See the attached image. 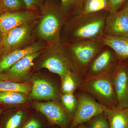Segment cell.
Returning <instances> with one entry per match:
<instances>
[{
	"instance_id": "1",
	"label": "cell",
	"mask_w": 128,
	"mask_h": 128,
	"mask_svg": "<svg viewBox=\"0 0 128 128\" xmlns=\"http://www.w3.org/2000/svg\"><path fill=\"white\" fill-rule=\"evenodd\" d=\"M108 10L82 14L70 18L64 24L60 41L69 43L83 40H98L104 34Z\"/></svg>"
},
{
	"instance_id": "2",
	"label": "cell",
	"mask_w": 128,
	"mask_h": 128,
	"mask_svg": "<svg viewBox=\"0 0 128 128\" xmlns=\"http://www.w3.org/2000/svg\"><path fill=\"white\" fill-rule=\"evenodd\" d=\"M38 11L34 29L38 41L47 45L60 41L62 28L70 18L54 0H45Z\"/></svg>"
},
{
	"instance_id": "3",
	"label": "cell",
	"mask_w": 128,
	"mask_h": 128,
	"mask_svg": "<svg viewBox=\"0 0 128 128\" xmlns=\"http://www.w3.org/2000/svg\"><path fill=\"white\" fill-rule=\"evenodd\" d=\"M38 57L36 68L47 69L59 76L60 80L72 70L70 57L64 44L61 41L46 45Z\"/></svg>"
},
{
	"instance_id": "4",
	"label": "cell",
	"mask_w": 128,
	"mask_h": 128,
	"mask_svg": "<svg viewBox=\"0 0 128 128\" xmlns=\"http://www.w3.org/2000/svg\"><path fill=\"white\" fill-rule=\"evenodd\" d=\"M63 43L71 60L72 71L82 78L93 58L105 46L98 40H80Z\"/></svg>"
},
{
	"instance_id": "5",
	"label": "cell",
	"mask_w": 128,
	"mask_h": 128,
	"mask_svg": "<svg viewBox=\"0 0 128 128\" xmlns=\"http://www.w3.org/2000/svg\"><path fill=\"white\" fill-rule=\"evenodd\" d=\"M112 74L92 77L84 76L82 78L79 90L90 94L99 103L105 106L118 107Z\"/></svg>"
},
{
	"instance_id": "6",
	"label": "cell",
	"mask_w": 128,
	"mask_h": 128,
	"mask_svg": "<svg viewBox=\"0 0 128 128\" xmlns=\"http://www.w3.org/2000/svg\"><path fill=\"white\" fill-rule=\"evenodd\" d=\"M37 20L2 33L1 48L4 54L25 48L37 41L34 29Z\"/></svg>"
},
{
	"instance_id": "7",
	"label": "cell",
	"mask_w": 128,
	"mask_h": 128,
	"mask_svg": "<svg viewBox=\"0 0 128 128\" xmlns=\"http://www.w3.org/2000/svg\"><path fill=\"white\" fill-rule=\"evenodd\" d=\"M76 97L77 107L69 128H76L86 122L96 115L104 112L108 108L85 92L80 91Z\"/></svg>"
},
{
	"instance_id": "8",
	"label": "cell",
	"mask_w": 128,
	"mask_h": 128,
	"mask_svg": "<svg viewBox=\"0 0 128 128\" xmlns=\"http://www.w3.org/2000/svg\"><path fill=\"white\" fill-rule=\"evenodd\" d=\"M120 60L111 48L105 46L90 63L84 76L92 77L111 74Z\"/></svg>"
},
{
	"instance_id": "9",
	"label": "cell",
	"mask_w": 128,
	"mask_h": 128,
	"mask_svg": "<svg viewBox=\"0 0 128 128\" xmlns=\"http://www.w3.org/2000/svg\"><path fill=\"white\" fill-rule=\"evenodd\" d=\"M42 50L28 54L16 62L9 68L0 73V80L17 82H26L34 66V61Z\"/></svg>"
},
{
	"instance_id": "10",
	"label": "cell",
	"mask_w": 128,
	"mask_h": 128,
	"mask_svg": "<svg viewBox=\"0 0 128 128\" xmlns=\"http://www.w3.org/2000/svg\"><path fill=\"white\" fill-rule=\"evenodd\" d=\"M34 108L44 115L49 123L60 128L70 126L72 119L57 101L34 103Z\"/></svg>"
},
{
	"instance_id": "11",
	"label": "cell",
	"mask_w": 128,
	"mask_h": 128,
	"mask_svg": "<svg viewBox=\"0 0 128 128\" xmlns=\"http://www.w3.org/2000/svg\"><path fill=\"white\" fill-rule=\"evenodd\" d=\"M118 107H128V59L121 60L112 73Z\"/></svg>"
},
{
	"instance_id": "12",
	"label": "cell",
	"mask_w": 128,
	"mask_h": 128,
	"mask_svg": "<svg viewBox=\"0 0 128 128\" xmlns=\"http://www.w3.org/2000/svg\"><path fill=\"white\" fill-rule=\"evenodd\" d=\"M38 11L27 10L5 12L0 15V31L2 33L15 28L32 22L38 18Z\"/></svg>"
},
{
	"instance_id": "13",
	"label": "cell",
	"mask_w": 128,
	"mask_h": 128,
	"mask_svg": "<svg viewBox=\"0 0 128 128\" xmlns=\"http://www.w3.org/2000/svg\"><path fill=\"white\" fill-rule=\"evenodd\" d=\"M32 88L28 98L32 100H51L58 101L60 98L58 91L50 82L39 77L33 78Z\"/></svg>"
},
{
	"instance_id": "14",
	"label": "cell",
	"mask_w": 128,
	"mask_h": 128,
	"mask_svg": "<svg viewBox=\"0 0 128 128\" xmlns=\"http://www.w3.org/2000/svg\"><path fill=\"white\" fill-rule=\"evenodd\" d=\"M47 44L40 41L25 48L15 50L5 53L0 60V73L9 68L13 64L23 57L32 53L40 51Z\"/></svg>"
},
{
	"instance_id": "15",
	"label": "cell",
	"mask_w": 128,
	"mask_h": 128,
	"mask_svg": "<svg viewBox=\"0 0 128 128\" xmlns=\"http://www.w3.org/2000/svg\"><path fill=\"white\" fill-rule=\"evenodd\" d=\"M104 34L128 38V16L121 10L106 18Z\"/></svg>"
},
{
	"instance_id": "16",
	"label": "cell",
	"mask_w": 128,
	"mask_h": 128,
	"mask_svg": "<svg viewBox=\"0 0 128 128\" xmlns=\"http://www.w3.org/2000/svg\"><path fill=\"white\" fill-rule=\"evenodd\" d=\"M98 41L114 51L120 59H128V38L104 34Z\"/></svg>"
},
{
	"instance_id": "17",
	"label": "cell",
	"mask_w": 128,
	"mask_h": 128,
	"mask_svg": "<svg viewBox=\"0 0 128 128\" xmlns=\"http://www.w3.org/2000/svg\"><path fill=\"white\" fill-rule=\"evenodd\" d=\"M104 113L110 128H128V107L108 108Z\"/></svg>"
},
{
	"instance_id": "18",
	"label": "cell",
	"mask_w": 128,
	"mask_h": 128,
	"mask_svg": "<svg viewBox=\"0 0 128 128\" xmlns=\"http://www.w3.org/2000/svg\"><path fill=\"white\" fill-rule=\"evenodd\" d=\"M82 78L72 70L69 71L61 80L62 93H74L80 87Z\"/></svg>"
},
{
	"instance_id": "19",
	"label": "cell",
	"mask_w": 128,
	"mask_h": 128,
	"mask_svg": "<svg viewBox=\"0 0 128 128\" xmlns=\"http://www.w3.org/2000/svg\"><path fill=\"white\" fill-rule=\"evenodd\" d=\"M63 11L71 18L82 14L84 0H60Z\"/></svg>"
},
{
	"instance_id": "20",
	"label": "cell",
	"mask_w": 128,
	"mask_h": 128,
	"mask_svg": "<svg viewBox=\"0 0 128 128\" xmlns=\"http://www.w3.org/2000/svg\"><path fill=\"white\" fill-rule=\"evenodd\" d=\"M27 95L17 92H0V104L14 105L25 103L27 100Z\"/></svg>"
},
{
	"instance_id": "21",
	"label": "cell",
	"mask_w": 128,
	"mask_h": 128,
	"mask_svg": "<svg viewBox=\"0 0 128 128\" xmlns=\"http://www.w3.org/2000/svg\"><path fill=\"white\" fill-rule=\"evenodd\" d=\"M32 84L29 82H17L0 80V92L10 91L29 94Z\"/></svg>"
},
{
	"instance_id": "22",
	"label": "cell",
	"mask_w": 128,
	"mask_h": 128,
	"mask_svg": "<svg viewBox=\"0 0 128 128\" xmlns=\"http://www.w3.org/2000/svg\"><path fill=\"white\" fill-rule=\"evenodd\" d=\"M103 10L108 11V0H84L82 14L94 13Z\"/></svg>"
},
{
	"instance_id": "23",
	"label": "cell",
	"mask_w": 128,
	"mask_h": 128,
	"mask_svg": "<svg viewBox=\"0 0 128 128\" xmlns=\"http://www.w3.org/2000/svg\"><path fill=\"white\" fill-rule=\"evenodd\" d=\"M60 99L64 109L72 120L77 107V97L74 93H62Z\"/></svg>"
},
{
	"instance_id": "24",
	"label": "cell",
	"mask_w": 128,
	"mask_h": 128,
	"mask_svg": "<svg viewBox=\"0 0 128 128\" xmlns=\"http://www.w3.org/2000/svg\"><path fill=\"white\" fill-rule=\"evenodd\" d=\"M26 118L25 112L18 111L8 117L0 128H21Z\"/></svg>"
},
{
	"instance_id": "25",
	"label": "cell",
	"mask_w": 128,
	"mask_h": 128,
	"mask_svg": "<svg viewBox=\"0 0 128 128\" xmlns=\"http://www.w3.org/2000/svg\"><path fill=\"white\" fill-rule=\"evenodd\" d=\"M85 124L86 128H110L104 112L96 115Z\"/></svg>"
},
{
	"instance_id": "26",
	"label": "cell",
	"mask_w": 128,
	"mask_h": 128,
	"mask_svg": "<svg viewBox=\"0 0 128 128\" xmlns=\"http://www.w3.org/2000/svg\"><path fill=\"white\" fill-rule=\"evenodd\" d=\"M0 2L6 12H17L26 10L23 0H1Z\"/></svg>"
},
{
	"instance_id": "27",
	"label": "cell",
	"mask_w": 128,
	"mask_h": 128,
	"mask_svg": "<svg viewBox=\"0 0 128 128\" xmlns=\"http://www.w3.org/2000/svg\"><path fill=\"white\" fill-rule=\"evenodd\" d=\"M44 122L38 118L31 116L26 118L21 128H44Z\"/></svg>"
},
{
	"instance_id": "28",
	"label": "cell",
	"mask_w": 128,
	"mask_h": 128,
	"mask_svg": "<svg viewBox=\"0 0 128 128\" xmlns=\"http://www.w3.org/2000/svg\"><path fill=\"white\" fill-rule=\"evenodd\" d=\"M128 0H108L109 14H112L120 10Z\"/></svg>"
},
{
	"instance_id": "29",
	"label": "cell",
	"mask_w": 128,
	"mask_h": 128,
	"mask_svg": "<svg viewBox=\"0 0 128 128\" xmlns=\"http://www.w3.org/2000/svg\"><path fill=\"white\" fill-rule=\"evenodd\" d=\"M26 10L38 11L43 5L45 0H23Z\"/></svg>"
},
{
	"instance_id": "30",
	"label": "cell",
	"mask_w": 128,
	"mask_h": 128,
	"mask_svg": "<svg viewBox=\"0 0 128 128\" xmlns=\"http://www.w3.org/2000/svg\"><path fill=\"white\" fill-rule=\"evenodd\" d=\"M128 16V0L124 7L121 9Z\"/></svg>"
},
{
	"instance_id": "31",
	"label": "cell",
	"mask_w": 128,
	"mask_h": 128,
	"mask_svg": "<svg viewBox=\"0 0 128 128\" xmlns=\"http://www.w3.org/2000/svg\"><path fill=\"white\" fill-rule=\"evenodd\" d=\"M6 12L2 4L0 2V15L2 14L3 12Z\"/></svg>"
},
{
	"instance_id": "32",
	"label": "cell",
	"mask_w": 128,
	"mask_h": 128,
	"mask_svg": "<svg viewBox=\"0 0 128 128\" xmlns=\"http://www.w3.org/2000/svg\"><path fill=\"white\" fill-rule=\"evenodd\" d=\"M76 128H86L85 123L81 124L78 125Z\"/></svg>"
},
{
	"instance_id": "33",
	"label": "cell",
	"mask_w": 128,
	"mask_h": 128,
	"mask_svg": "<svg viewBox=\"0 0 128 128\" xmlns=\"http://www.w3.org/2000/svg\"><path fill=\"white\" fill-rule=\"evenodd\" d=\"M2 33L0 31V48H1L2 42Z\"/></svg>"
},
{
	"instance_id": "34",
	"label": "cell",
	"mask_w": 128,
	"mask_h": 128,
	"mask_svg": "<svg viewBox=\"0 0 128 128\" xmlns=\"http://www.w3.org/2000/svg\"><path fill=\"white\" fill-rule=\"evenodd\" d=\"M4 54V51L2 50V48H0V60L2 57V55Z\"/></svg>"
},
{
	"instance_id": "35",
	"label": "cell",
	"mask_w": 128,
	"mask_h": 128,
	"mask_svg": "<svg viewBox=\"0 0 128 128\" xmlns=\"http://www.w3.org/2000/svg\"><path fill=\"white\" fill-rule=\"evenodd\" d=\"M2 110L1 109H0V115L2 113Z\"/></svg>"
},
{
	"instance_id": "36",
	"label": "cell",
	"mask_w": 128,
	"mask_h": 128,
	"mask_svg": "<svg viewBox=\"0 0 128 128\" xmlns=\"http://www.w3.org/2000/svg\"><path fill=\"white\" fill-rule=\"evenodd\" d=\"M1 0H0V2Z\"/></svg>"
}]
</instances>
